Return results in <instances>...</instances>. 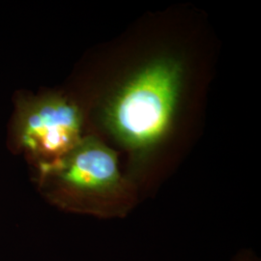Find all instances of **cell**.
<instances>
[{
	"label": "cell",
	"mask_w": 261,
	"mask_h": 261,
	"mask_svg": "<svg viewBox=\"0 0 261 261\" xmlns=\"http://www.w3.org/2000/svg\"><path fill=\"white\" fill-rule=\"evenodd\" d=\"M34 171L41 196L69 213L121 218L137 200L135 184L122 174L115 152L93 136H84L63 157Z\"/></svg>",
	"instance_id": "1"
},
{
	"label": "cell",
	"mask_w": 261,
	"mask_h": 261,
	"mask_svg": "<svg viewBox=\"0 0 261 261\" xmlns=\"http://www.w3.org/2000/svg\"><path fill=\"white\" fill-rule=\"evenodd\" d=\"M180 84V66L171 59H161L144 67L108 107V127L132 149L154 145L169 127Z\"/></svg>",
	"instance_id": "2"
},
{
	"label": "cell",
	"mask_w": 261,
	"mask_h": 261,
	"mask_svg": "<svg viewBox=\"0 0 261 261\" xmlns=\"http://www.w3.org/2000/svg\"><path fill=\"white\" fill-rule=\"evenodd\" d=\"M79 105L55 92L18 91L8 126V146L36 169L63 157L84 138Z\"/></svg>",
	"instance_id": "3"
},
{
	"label": "cell",
	"mask_w": 261,
	"mask_h": 261,
	"mask_svg": "<svg viewBox=\"0 0 261 261\" xmlns=\"http://www.w3.org/2000/svg\"><path fill=\"white\" fill-rule=\"evenodd\" d=\"M230 261H260L257 255L251 251H242L238 252Z\"/></svg>",
	"instance_id": "4"
}]
</instances>
